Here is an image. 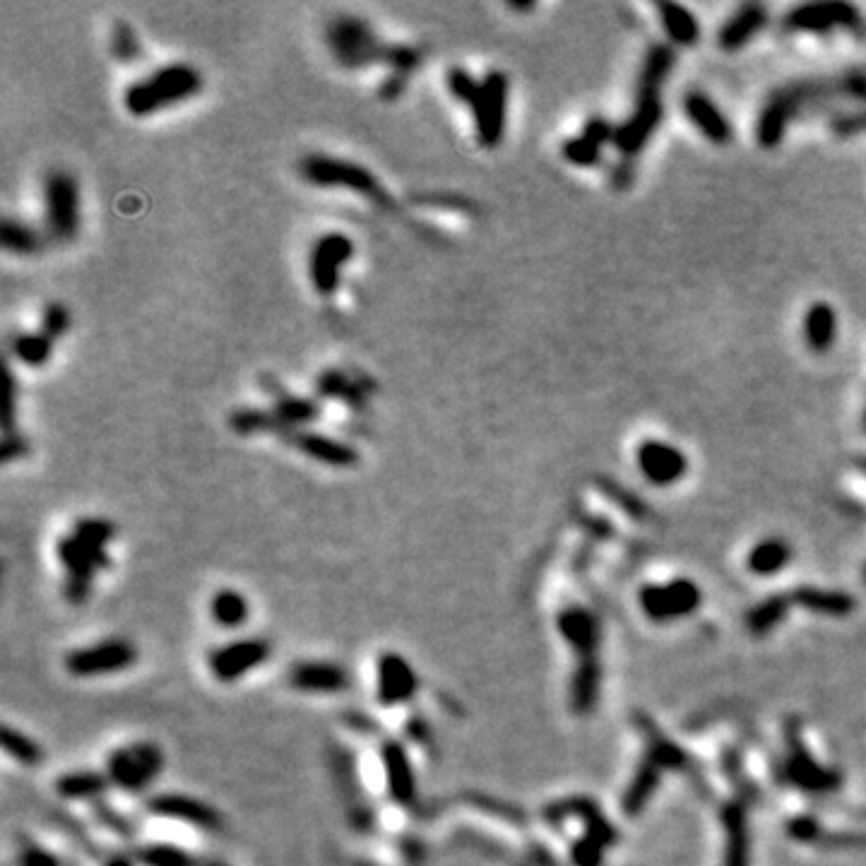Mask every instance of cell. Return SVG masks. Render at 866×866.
Listing matches in <instances>:
<instances>
[{"instance_id": "obj_47", "label": "cell", "mask_w": 866, "mask_h": 866, "mask_svg": "<svg viewBox=\"0 0 866 866\" xmlns=\"http://www.w3.org/2000/svg\"><path fill=\"white\" fill-rule=\"evenodd\" d=\"M5 381H8V388H5V433L17 431L15 429V407H17V381H15V373L8 369L5 373Z\"/></svg>"}, {"instance_id": "obj_34", "label": "cell", "mask_w": 866, "mask_h": 866, "mask_svg": "<svg viewBox=\"0 0 866 866\" xmlns=\"http://www.w3.org/2000/svg\"><path fill=\"white\" fill-rule=\"evenodd\" d=\"M111 56L121 63H135L140 58L142 46L135 29L126 20H116L111 25V41H109Z\"/></svg>"}, {"instance_id": "obj_2", "label": "cell", "mask_w": 866, "mask_h": 866, "mask_svg": "<svg viewBox=\"0 0 866 866\" xmlns=\"http://www.w3.org/2000/svg\"><path fill=\"white\" fill-rule=\"evenodd\" d=\"M203 90V75L188 63L162 65L142 80L130 82L123 92V106L130 116L145 118L169 106L186 102Z\"/></svg>"}, {"instance_id": "obj_40", "label": "cell", "mask_w": 866, "mask_h": 866, "mask_svg": "<svg viewBox=\"0 0 866 866\" xmlns=\"http://www.w3.org/2000/svg\"><path fill=\"white\" fill-rule=\"evenodd\" d=\"M70 330V311L61 301H51L44 306L41 313V332L51 340H61L65 332Z\"/></svg>"}, {"instance_id": "obj_8", "label": "cell", "mask_w": 866, "mask_h": 866, "mask_svg": "<svg viewBox=\"0 0 866 866\" xmlns=\"http://www.w3.org/2000/svg\"><path fill=\"white\" fill-rule=\"evenodd\" d=\"M46 227L51 239L70 241L80 229V188L73 174L65 169H51L44 179Z\"/></svg>"}, {"instance_id": "obj_44", "label": "cell", "mask_w": 866, "mask_h": 866, "mask_svg": "<svg viewBox=\"0 0 866 866\" xmlns=\"http://www.w3.org/2000/svg\"><path fill=\"white\" fill-rule=\"evenodd\" d=\"M614 133H616V128H612V123L604 121V118H599V116H592L583 128L585 138L590 142H595V145H599V147H602L604 142H614Z\"/></svg>"}, {"instance_id": "obj_25", "label": "cell", "mask_w": 866, "mask_h": 866, "mask_svg": "<svg viewBox=\"0 0 866 866\" xmlns=\"http://www.w3.org/2000/svg\"><path fill=\"white\" fill-rule=\"evenodd\" d=\"M229 429L236 436H255V433H280L284 436L287 429L277 414L272 409H255V407H241L234 409L229 414Z\"/></svg>"}, {"instance_id": "obj_17", "label": "cell", "mask_w": 866, "mask_h": 866, "mask_svg": "<svg viewBox=\"0 0 866 866\" xmlns=\"http://www.w3.org/2000/svg\"><path fill=\"white\" fill-rule=\"evenodd\" d=\"M147 811L154 816L171 818V821L191 823L203 830L219 828V814L210 804L200 802V799L188 797V794H159L147 802Z\"/></svg>"}, {"instance_id": "obj_41", "label": "cell", "mask_w": 866, "mask_h": 866, "mask_svg": "<svg viewBox=\"0 0 866 866\" xmlns=\"http://www.w3.org/2000/svg\"><path fill=\"white\" fill-rule=\"evenodd\" d=\"M349 383H352V376H347L342 369H325L316 381V393L323 400H344Z\"/></svg>"}, {"instance_id": "obj_36", "label": "cell", "mask_w": 866, "mask_h": 866, "mask_svg": "<svg viewBox=\"0 0 866 866\" xmlns=\"http://www.w3.org/2000/svg\"><path fill=\"white\" fill-rule=\"evenodd\" d=\"M446 85L450 94H453L455 99H458L460 104H467L472 109V104L479 99V92H482V82L474 77L470 70L460 68V65H453V68L448 70L446 75Z\"/></svg>"}, {"instance_id": "obj_14", "label": "cell", "mask_w": 866, "mask_h": 866, "mask_svg": "<svg viewBox=\"0 0 866 866\" xmlns=\"http://www.w3.org/2000/svg\"><path fill=\"white\" fill-rule=\"evenodd\" d=\"M376 672L378 703L395 708V705L412 701L419 688V679L414 667L405 657L397 655V652H383V655L378 657Z\"/></svg>"}, {"instance_id": "obj_35", "label": "cell", "mask_w": 866, "mask_h": 866, "mask_svg": "<svg viewBox=\"0 0 866 866\" xmlns=\"http://www.w3.org/2000/svg\"><path fill=\"white\" fill-rule=\"evenodd\" d=\"M421 61H424V53H421L419 46L414 44H385L383 51V63L388 65L390 73H400V75H409L414 73V70L419 68Z\"/></svg>"}, {"instance_id": "obj_23", "label": "cell", "mask_w": 866, "mask_h": 866, "mask_svg": "<svg viewBox=\"0 0 866 866\" xmlns=\"http://www.w3.org/2000/svg\"><path fill=\"white\" fill-rule=\"evenodd\" d=\"M251 604L243 592L234 587H222L210 597V619L219 628H239L248 621Z\"/></svg>"}, {"instance_id": "obj_37", "label": "cell", "mask_w": 866, "mask_h": 866, "mask_svg": "<svg viewBox=\"0 0 866 866\" xmlns=\"http://www.w3.org/2000/svg\"><path fill=\"white\" fill-rule=\"evenodd\" d=\"M787 556H790V547H787L785 542H780V539H770V542L758 544V547L753 549L749 566L756 573H770L777 571V568L787 561Z\"/></svg>"}, {"instance_id": "obj_50", "label": "cell", "mask_w": 866, "mask_h": 866, "mask_svg": "<svg viewBox=\"0 0 866 866\" xmlns=\"http://www.w3.org/2000/svg\"><path fill=\"white\" fill-rule=\"evenodd\" d=\"M106 866H135V864L126 857H111L109 862H106Z\"/></svg>"}, {"instance_id": "obj_22", "label": "cell", "mask_w": 866, "mask_h": 866, "mask_svg": "<svg viewBox=\"0 0 866 866\" xmlns=\"http://www.w3.org/2000/svg\"><path fill=\"white\" fill-rule=\"evenodd\" d=\"M835 335H838V318H835L833 306L818 301L804 316V340L811 352L823 354L833 347Z\"/></svg>"}, {"instance_id": "obj_15", "label": "cell", "mask_w": 866, "mask_h": 866, "mask_svg": "<svg viewBox=\"0 0 866 866\" xmlns=\"http://www.w3.org/2000/svg\"><path fill=\"white\" fill-rule=\"evenodd\" d=\"M282 438L287 441V446L296 448L299 453L308 455V458H313L316 462H323V465L328 467H337V470H347V467H354L359 462L357 448L337 441V438L332 436H323V433L292 429L284 433Z\"/></svg>"}, {"instance_id": "obj_3", "label": "cell", "mask_w": 866, "mask_h": 866, "mask_svg": "<svg viewBox=\"0 0 866 866\" xmlns=\"http://www.w3.org/2000/svg\"><path fill=\"white\" fill-rule=\"evenodd\" d=\"M299 174L316 188H349L378 207H393V200L373 176V171L349 159L330 157V154H306L299 159Z\"/></svg>"}, {"instance_id": "obj_28", "label": "cell", "mask_w": 866, "mask_h": 866, "mask_svg": "<svg viewBox=\"0 0 866 866\" xmlns=\"http://www.w3.org/2000/svg\"><path fill=\"white\" fill-rule=\"evenodd\" d=\"M645 602H648L650 612L655 616L686 612V609L696 604V587L688 583H676L669 590H648L645 592Z\"/></svg>"}, {"instance_id": "obj_27", "label": "cell", "mask_w": 866, "mask_h": 866, "mask_svg": "<svg viewBox=\"0 0 866 866\" xmlns=\"http://www.w3.org/2000/svg\"><path fill=\"white\" fill-rule=\"evenodd\" d=\"M0 243L8 253L15 255H37L44 246V236L37 229L29 227L27 222L20 219L5 217L3 229H0Z\"/></svg>"}, {"instance_id": "obj_45", "label": "cell", "mask_w": 866, "mask_h": 866, "mask_svg": "<svg viewBox=\"0 0 866 866\" xmlns=\"http://www.w3.org/2000/svg\"><path fill=\"white\" fill-rule=\"evenodd\" d=\"M833 130L840 135V138H852V135L864 133V130H866V111H859V114L835 118Z\"/></svg>"}, {"instance_id": "obj_29", "label": "cell", "mask_w": 866, "mask_h": 866, "mask_svg": "<svg viewBox=\"0 0 866 866\" xmlns=\"http://www.w3.org/2000/svg\"><path fill=\"white\" fill-rule=\"evenodd\" d=\"M272 412H275L277 419L282 421L284 429L292 431V429H296V426L311 424V421H316L320 417V405L316 400H308V397L280 393L277 395Z\"/></svg>"}, {"instance_id": "obj_43", "label": "cell", "mask_w": 866, "mask_h": 866, "mask_svg": "<svg viewBox=\"0 0 866 866\" xmlns=\"http://www.w3.org/2000/svg\"><path fill=\"white\" fill-rule=\"evenodd\" d=\"M27 438L22 436L20 431H10L3 436V448H0V460L8 465V462H13L17 458H25L27 455Z\"/></svg>"}, {"instance_id": "obj_39", "label": "cell", "mask_w": 866, "mask_h": 866, "mask_svg": "<svg viewBox=\"0 0 866 866\" xmlns=\"http://www.w3.org/2000/svg\"><path fill=\"white\" fill-rule=\"evenodd\" d=\"M563 157L575 166H595L602 159V147L587 140L585 135H575L563 142Z\"/></svg>"}, {"instance_id": "obj_48", "label": "cell", "mask_w": 866, "mask_h": 866, "mask_svg": "<svg viewBox=\"0 0 866 866\" xmlns=\"http://www.w3.org/2000/svg\"><path fill=\"white\" fill-rule=\"evenodd\" d=\"M633 174H636V169H633V166L628 162L614 166L612 186L616 188V191H621V188H628L633 183Z\"/></svg>"}, {"instance_id": "obj_16", "label": "cell", "mask_w": 866, "mask_h": 866, "mask_svg": "<svg viewBox=\"0 0 866 866\" xmlns=\"http://www.w3.org/2000/svg\"><path fill=\"white\" fill-rule=\"evenodd\" d=\"M287 681L294 691L316 693V696H332L349 686V674L340 664L323 660L296 662L287 672Z\"/></svg>"}, {"instance_id": "obj_9", "label": "cell", "mask_w": 866, "mask_h": 866, "mask_svg": "<svg viewBox=\"0 0 866 866\" xmlns=\"http://www.w3.org/2000/svg\"><path fill=\"white\" fill-rule=\"evenodd\" d=\"M508 75L503 70H489L482 77V92L472 104L474 133L484 150H494L503 142L508 111Z\"/></svg>"}, {"instance_id": "obj_4", "label": "cell", "mask_w": 866, "mask_h": 866, "mask_svg": "<svg viewBox=\"0 0 866 866\" xmlns=\"http://www.w3.org/2000/svg\"><path fill=\"white\" fill-rule=\"evenodd\" d=\"M325 44L347 70H364L383 63L385 44L373 27L357 15H337L325 27Z\"/></svg>"}, {"instance_id": "obj_26", "label": "cell", "mask_w": 866, "mask_h": 866, "mask_svg": "<svg viewBox=\"0 0 866 866\" xmlns=\"http://www.w3.org/2000/svg\"><path fill=\"white\" fill-rule=\"evenodd\" d=\"M109 777L99 773H87V770H77V773H65L56 780V792L70 802H87V799L99 797L106 787H109Z\"/></svg>"}, {"instance_id": "obj_46", "label": "cell", "mask_w": 866, "mask_h": 866, "mask_svg": "<svg viewBox=\"0 0 866 866\" xmlns=\"http://www.w3.org/2000/svg\"><path fill=\"white\" fill-rule=\"evenodd\" d=\"M405 90H407V75L390 73L381 85H378V97H381L383 102H395V99L402 97V92Z\"/></svg>"}, {"instance_id": "obj_30", "label": "cell", "mask_w": 866, "mask_h": 866, "mask_svg": "<svg viewBox=\"0 0 866 866\" xmlns=\"http://www.w3.org/2000/svg\"><path fill=\"white\" fill-rule=\"evenodd\" d=\"M10 347H13V354L22 364L41 369L51 359L53 340L46 337L44 332H22V335H15L10 340Z\"/></svg>"}, {"instance_id": "obj_18", "label": "cell", "mask_w": 866, "mask_h": 866, "mask_svg": "<svg viewBox=\"0 0 866 866\" xmlns=\"http://www.w3.org/2000/svg\"><path fill=\"white\" fill-rule=\"evenodd\" d=\"M638 467L648 477V482L669 486L684 477L686 458L679 448L667 446V443L645 441L638 448Z\"/></svg>"}, {"instance_id": "obj_42", "label": "cell", "mask_w": 866, "mask_h": 866, "mask_svg": "<svg viewBox=\"0 0 866 866\" xmlns=\"http://www.w3.org/2000/svg\"><path fill=\"white\" fill-rule=\"evenodd\" d=\"M17 864L20 866H61V859L51 850L37 845V842H25L22 850L17 852Z\"/></svg>"}, {"instance_id": "obj_1", "label": "cell", "mask_w": 866, "mask_h": 866, "mask_svg": "<svg viewBox=\"0 0 866 866\" xmlns=\"http://www.w3.org/2000/svg\"><path fill=\"white\" fill-rule=\"evenodd\" d=\"M830 99H862L866 102V73L850 70L838 77L826 80H799L790 82L782 90L773 92L765 102L761 118H758V142L761 147H777L785 138L787 123L799 116L806 106L826 104Z\"/></svg>"}, {"instance_id": "obj_19", "label": "cell", "mask_w": 866, "mask_h": 866, "mask_svg": "<svg viewBox=\"0 0 866 866\" xmlns=\"http://www.w3.org/2000/svg\"><path fill=\"white\" fill-rule=\"evenodd\" d=\"M684 109L688 118L696 123L698 130L715 145H727L732 140V126L722 111L705 97L703 92H688L684 99Z\"/></svg>"}, {"instance_id": "obj_49", "label": "cell", "mask_w": 866, "mask_h": 866, "mask_svg": "<svg viewBox=\"0 0 866 866\" xmlns=\"http://www.w3.org/2000/svg\"><path fill=\"white\" fill-rule=\"evenodd\" d=\"M426 203H436V205H455V207H472V203H467L465 198H443V195H426Z\"/></svg>"}, {"instance_id": "obj_20", "label": "cell", "mask_w": 866, "mask_h": 866, "mask_svg": "<svg viewBox=\"0 0 866 866\" xmlns=\"http://www.w3.org/2000/svg\"><path fill=\"white\" fill-rule=\"evenodd\" d=\"M383 768L385 780H388V792L393 799L402 804H409L417 792V780H414L412 763H409L407 751L400 744H385L383 746Z\"/></svg>"}, {"instance_id": "obj_33", "label": "cell", "mask_w": 866, "mask_h": 866, "mask_svg": "<svg viewBox=\"0 0 866 866\" xmlns=\"http://www.w3.org/2000/svg\"><path fill=\"white\" fill-rule=\"evenodd\" d=\"M674 65V53L669 46L664 44H655L648 51V56H645L643 63V73H640L638 85L640 87H657L660 90L664 77L669 75V70H672Z\"/></svg>"}, {"instance_id": "obj_52", "label": "cell", "mask_w": 866, "mask_h": 866, "mask_svg": "<svg viewBox=\"0 0 866 866\" xmlns=\"http://www.w3.org/2000/svg\"><path fill=\"white\" fill-rule=\"evenodd\" d=\"M207 866H227V864H222V862H212V864H207Z\"/></svg>"}, {"instance_id": "obj_53", "label": "cell", "mask_w": 866, "mask_h": 866, "mask_svg": "<svg viewBox=\"0 0 866 866\" xmlns=\"http://www.w3.org/2000/svg\"><path fill=\"white\" fill-rule=\"evenodd\" d=\"M864 426H866V414H864Z\"/></svg>"}, {"instance_id": "obj_11", "label": "cell", "mask_w": 866, "mask_h": 866, "mask_svg": "<svg viewBox=\"0 0 866 866\" xmlns=\"http://www.w3.org/2000/svg\"><path fill=\"white\" fill-rule=\"evenodd\" d=\"M270 643L263 638L231 640L222 648L212 650L207 657V669L219 684H236L253 669L263 667L270 657Z\"/></svg>"}, {"instance_id": "obj_31", "label": "cell", "mask_w": 866, "mask_h": 866, "mask_svg": "<svg viewBox=\"0 0 866 866\" xmlns=\"http://www.w3.org/2000/svg\"><path fill=\"white\" fill-rule=\"evenodd\" d=\"M138 862L142 866H198L193 854L166 842H152L138 850Z\"/></svg>"}, {"instance_id": "obj_38", "label": "cell", "mask_w": 866, "mask_h": 866, "mask_svg": "<svg viewBox=\"0 0 866 866\" xmlns=\"http://www.w3.org/2000/svg\"><path fill=\"white\" fill-rule=\"evenodd\" d=\"M73 535L80 537L82 542L92 544V547L106 549L111 539L116 537V527L104 518H80L73 525Z\"/></svg>"}, {"instance_id": "obj_6", "label": "cell", "mask_w": 866, "mask_h": 866, "mask_svg": "<svg viewBox=\"0 0 866 866\" xmlns=\"http://www.w3.org/2000/svg\"><path fill=\"white\" fill-rule=\"evenodd\" d=\"M56 556L65 571V595L73 604L85 602L94 575L111 566L109 551L82 542L73 532L58 539Z\"/></svg>"}, {"instance_id": "obj_24", "label": "cell", "mask_w": 866, "mask_h": 866, "mask_svg": "<svg viewBox=\"0 0 866 866\" xmlns=\"http://www.w3.org/2000/svg\"><path fill=\"white\" fill-rule=\"evenodd\" d=\"M657 10L662 15V25L667 37L679 46H696L701 29H698L696 17H693L684 5L676 3H657Z\"/></svg>"}, {"instance_id": "obj_12", "label": "cell", "mask_w": 866, "mask_h": 866, "mask_svg": "<svg viewBox=\"0 0 866 866\" xmlns=\"http://www.w3.org/2000/svg\"><path fill=\"white\" fill-rule=\"evenodd\" d=\"M785 29L790 32H816L826 34L833 29L845 27L852 32H864V20L859 15V10L850 3H811V5H799L787 13L785 17Z\"/></svg>"}, {"instance_id": "obj_5", "label": "cell", "mask_w": 866, "mask_h": 866, "mask_svg": "<svg viewBox=\"0 0 866 866\" xmlns=\"http://www.w3.org/2000/svg\"><path fill=\"white\" fill-rule=\"evenodd\" d=\"M164 753L154 741H133L118 746L106 758V777L126 792H142L162 775Z\"/></svg>"}, {"instance_id": "obj_32", "label": "cell", "mask_w": 866, "mask_h": 866, "mask_svg": "<svg viewBox=\"0 0 866 866\" xmlns=\"http://www.w3.org/2000/svg\"><path fill=\"white\" fill-rule=\"evenodd\" d=\"M3 749L10 758H15V761L22 765H29V768H34V765L44 761V751H41L37 741L29 739L25 732H17L13 727H3Z\"/></svg>"}, {"instance_id": "obj_13", "label": "cell", "mask_w": 866, "mask_h": 866, "mask_svg": "<svg viewBox=\"0 0 866 866\" xmlns=\"http://www.w3.org/2000/svg\"><path fill=\"white\" fill-rule=\"evenodd\" d=\"M662 99L660 90L655 87H638V104L633 116L628 118L624 126L616 128L614 145L624 157H636L643 150L645 142L650 140L652 130L662 123Z\"/></svg>"}, {"instance_id": "obj_21", "label": "cell", "mask_w": 866, "mask_h": 866, "mask_svg": "<svg viewBox=\"0 0 866 866\" xmlns=\"http://www.w3.org/2000/svg\"><path fill=\"white\" fill-rule=\"evenodd\" d=\"M768 22V13H765L763 5H744L737 15L729 17V22L722 27L720 32V46L725 51H737L741 46H746L749 41L756 37L758 32Z\"/></svg>"}, {"instance_id": "obj_10", "label": "cell", "mask_w": 866, "mask_h": 866, "mask_svg": "<svg viewBox=\"0 0 866 866\" xmlns=\"http://www.w3.org/2000/svg\"><path fill=\"white\" fill-rule=\"evenodd\" d=\"M352 255L354 241L349 239V236L340 234V231L323 234L313 243L311 258H308V277H311L313 289H316L323 299H330V296L337 292L340 268L352 260Z\"/></svg>"}, {"instance_id": "obj_7", "label": "cell", "mask_w": 866, "mask_h": 866, "mask_svg": "<svg viewBox=\"0 0 866 866\" xmlns=\"http://www.w3.org/2000/svg\"><path fill=\"white\" fill-rule=\"evenodd\" d=\"M138 662V650L126 638H106L85 648L70 650L65 655V672L75 679H97V676L118 674Z\"/></svg>"}, {"instance_id": "obj_51", "label": "cell", "mask_w": 866, "mask_h": 866, "mask_svg": "<svg viewBox=\"0 0 866 866\" xmlns=\"http://www.w3.org/2000/svg\"><path fill=\"white\" fill-rule=\"evenodd\" d=\"M508 8H513V10H523V13H527V10L535 8V3H508Z\"/></svg>"}]
</instances>
